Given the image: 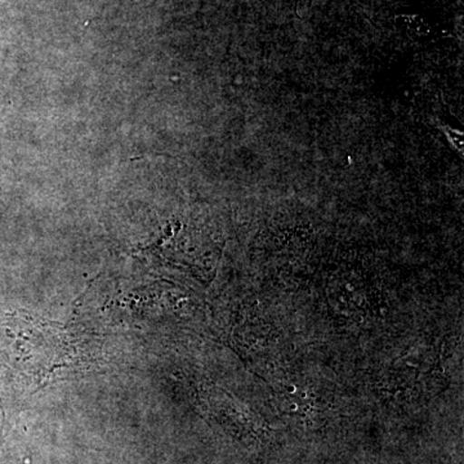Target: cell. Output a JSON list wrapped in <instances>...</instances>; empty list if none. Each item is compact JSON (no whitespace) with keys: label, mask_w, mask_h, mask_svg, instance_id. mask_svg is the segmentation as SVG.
<instances>
[{"label":"cell","mask_w":464,"mask_h":464,"mask_svg":"<svg viewBox=\"0 0 464 464\" xmlns=\"http://www.w3.org/2000/svg\"><path fill=\"white\" fill-rule=\"evenodd\" d=\"M445 134H447L449 142L456 148L457 151L463 152V134L458 130L451 127H444Z\"/></svg>","instance_id":"6da1fadb"}]
</instances>
